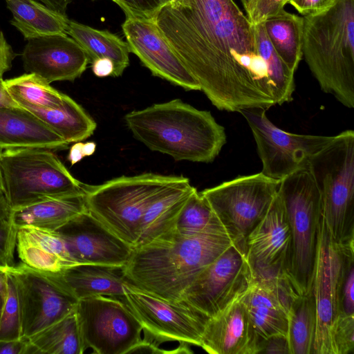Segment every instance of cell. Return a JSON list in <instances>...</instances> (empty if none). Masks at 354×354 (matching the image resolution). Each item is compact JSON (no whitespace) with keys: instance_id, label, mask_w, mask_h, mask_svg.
<instances>
[{"instance_id":"6","label":"cell","mask_w":354,"mask_h":354,"mask_svg":"<svg viewBox=\"0 0 354 354\" xmlns=\"http://www.w3.org/2000/svg\"><path fill=\"white\" fill-rule=\"evenodd\" d=\"M2 193L11 210L48 199L84 194L76 179L52 150L18 148L0 157Z\"/></svg>"},{"instance_id":"24","label":"cell","mask_w":354,"mask_h":354,"mask_svg":"<svg viewBox=\"0 0 354 354\" xmlns=\"http://www.w3.org/2000/svg\"><path fill=\"white\" fill-rule=\"evenodd\" d=\"M17 249L23 263L42 272L56 273L77 265L56 231L19 227Z\"/></svg>"},{"instance_id":"48","label":"cell","mask_w":354,"mask_h":354,"mask_svg":"<svg viewBox=\"0 0 354 354\" xmlns=\"http://www.w3.org/2000/svg\"><path fill=\"white\" fill-rule=\"evenodd\" d=\"M83 142H77L71 147L68 155V160L71 165L80 162L84 156L82 151Z\"/></svg>"},{"instance_id":"33","label":"cell","mask_w":354,"mask_h":354,"mask_svg":"<svg viewBox=\"0 0 354 354\" xmlns=\"http://www.w3.org/2000/svg\"><path fill=\"white\" fill-rule=\"evenodd\" d=\"M4 86L20 107L53 109L62 104L64 93L35 73H25L3 80Z\"/></svg>"},{"instance_id":"51","label":"cell","mask_w":354,"mask_h":354,"mask_svg":"<svg viewBox=\"0 0 354 354\" xmlns=\"http://www.w3.org/2000/svg\"><path fill=\"white\" fill-rule=\"evenodd\" d=\"M96 149V144L94 142H86L83 143L82 151L84 156H90L94 153Z\"/></svg>"},{"instance_id":"22","label":"cell","mask_w":354,"mask_h":354,"mask_svg":"<svg viewBox=\"0 0 354 354\" xmlns=\"http://www.w3.org/2000/svg\"><path fill=\"white\" fill-rule=\"evenodd\" d=\"M68 144L30 111L20 107L0 108V147L61 150Z\"/></svg>"},{"instance_id":"4","label":"cell","mask_w":354,"mask_h":354,"mask_svg":"<svg viewBox=\"0 0 354 354\" xmlns=\"http://www.w3.org/2000/svg\"><path fill=\"white\" fill-rule=\"evenodd\" d=\"M302 53L322 91L354 108V0L304 16Z\"/></svg>"},{"instance_id":"14","label":"cell","mask_w":354,"mask_h":354,"mask_svg":"<svg viewBox=\"0 0 354 354\" xmlns=\"http://www.w3.org/2000/svg\"><path fill=\"white\" fill-rule=\"evenodd\" d=\"M6 272L17 294L22 337L35 335L75 310L78 300L50 273L22 262Z\"/></svg>"},{"instance_id":"20","label":"cell","mask_w":354,"mask_h":354,"mask_svg":"<svg viewBox=\"0 0 354 354\" xmlns=\"http://www.w3.org/2000/svg\"><path fill=\"white\" fill-rule=\"evenodd\" d=\"M299 295L288 279L254 277L241 299L262 339L287 337L289 308Z\"/></svg>"},{"instance_id":"39","label":"cell","mask_w":354,"mask_h":354,"mask_svg":"<svg viewBox=\"0 0 354 354\" xmlns=\"http://www.w3.org/2000/svg\"><path fill=\"white\" fill-rule=\"evenodd\" d=\"M126 16L153 19L162 6L161 0H112Z\"/></svg>"},{"instance_id":"29","label":"cell","mask_w":354,"mask_h":354,"mask_svg":"<svg viewBox=\"0 0 354 354\" xmlns=\"http://www.w3.org/2000/svg\"><path fill=\"white\" fill-rule=\"evenodd\" d=\"M23 109L39 118L68 145L87 139L97 127L96 122L82 106L66 94L59 107Z\"/></svg>"},{"instance_id":"11","label":"cell","mask_w":354,"mask_h":354,"mask_svg":"<svg viewBox=\"0 0 354 354\" xmlns=\"http://www.w3.org/2000/svg\"><path fill=\"white\" fill-rule=\"evenodd\" d=\"M124 301L140 322L145 338L159 346L166 342L201 347L210 317L184 301H174L124 283Z\"/></svg>"},{"instance_id":"9","label":"cell","mask_w":354,"mask_h":354,"mask_svg":"<svg viewBox=\"0 0 354 354\" xmlns=\"http://www.w3.org/2000/svg\"><path fill=\"white\" fill-rule=\"evenodd\" d=\"M354 261V239L344 243L330 236L322 217L311 292L316 308L312 354H335L333 329L341 313V291L349 265Z\"/></svg>"},{"instance_id":"52","label":"cell","mask_w":354,"mask_h":354,"mask_svg":"<svg viewBox=\"0 0 354 354\" xmlns=\"http://www.w3.org/2000/svg\"><path fill=\"white\" fill-rule=\"evenodd\" d=\"M240 1L244 8L246 16L249 17L253 11L257 0H240Z\"/></svg>"},{"instance_id":"45","label":"cell","mask_w":354,"mask_h":354,"mask_svg":"<svg viewBox=\"0 0 354 354\" xmlns=\"http://www.w3.org/2000/svg\"><path fill=\"white\" fill-rule=\"evenodd\" d=\"M15 56L16 54L0 30V80H3L4 73L11 68Z\"/></svg>"},{"instance_id":"23","label":"cell","mask_w":354,"mask_h":354,"mask_svg":"<svg viewBox=\"0 0 354 354\" xmlns=\"http://www.w3.org/2000/svg\"><path fill=\"white\" fill-rule=\"evenodd\" d=\"M50 274L77 300L97 295L124 299V266L77 264Z\"/></svg>"},{"instance_id":"50","label":"cell","mask_w":354,"mask_h":354,"mask_svg":"<svg viewBox=\"0 0 354 354\" xmlns=\"http://www.w3.org/2000/svg\"><path fill=\"white\" fill-rule=\"evenodd\" d=\"M11 209L2 192H0V221L10 218Z\"/></svg>"},{"instance_id":"26","label":"cell","mask_w":354,"mask_h":354,"mask_svg":"<svg viewBox=\"0 0 354 354\" xmlns=\"http://www.w3.org/2000/svg\"><path fill=\"white\" fill-rule=\"evenodd\" d=\"M84 194L48 199L11 210L10 218L17 227L57 229L87 210Z\"/></svg>"},{"instance_id":"7","label":"cell","mask_w":354,"mask_h":354,"mask_svg":"<svg viewBox=\"0 0 354 354\" xmlns=\"http://www.w3.org/2000/svg\"><path fill=\"white\" fill-rule=\"evenodd\" d=\"M309 169L319 190L322 217L331 237L354 239V131L346 130L311 159Z\"/></svg>"},{"instance_id":"15","label":"cell","mask_w":354,"mask_h":354,"mask_svg":"<svg viewBox=\"0 0 354 354\" xmlns=\"http://www.w3.org/2000/svg\"><path fill=\"white\" fill-rule=\"evenodd\" d=\"M253 279L245 250L232 243L198 274L182 301L212 317L243 294Z\"/></svg>"},{"instance_id":"21","label":"cell","mask_w":354,"mask_h":354,"mask_svg":"<svg viewBox=\"0 0 354 354\" xmlns=\"http://www.w3.org/2000/svg\"><path fill=\"white\" fill-rule=\"evenodd\" d=\"M243 294L209 319L201 345L210 354H259L263 340L242 301Z\"/></svg>"},{"instance_id":"17","label":"cell","mask_w":354,"mask_h":354,"mask_svg":"<svg viewBox=\"0 0 354 354\" xmlns=\"http://www.w3.org/2000/svg\"><path fill=\"white\" fill-rule=\"evenodd\" d=\"M122 29L130 53L135 54L153 76L187 91H201L153 19L126 16Z\"/></svg>"},{"instance_id":"32","label":"cell","mask_w":354,"mask_h":354,"mask_svg":"<svg viewBox=\"0 0 354 354\" xmlns=\"http://www.w3.org/2000/svg\"><path fill=\"white\" fill-rule=\"evenodd\" d=\"M28 339L37 354L84 353L75 310Z\"/></svg>"},{"instance_id":"42","label":"cell","mask_w":354,"mask_h":354,"mask_svg":"<svg viewBox=\"0 0 354 354\" xmlns=\"http://www.w3.org/2000/svg\"><path fill=\"white\" fill-rule=\"evenodd\" d=\"M336 0H290L288 3L295 8L303 16L322 12L335 3Z\"/></svg>"},{"instance_id":"36","label":"cell","mask_w":354,"mask_h":354,"mask_svg":"<svg viewBox=\"0 0 354 354\" xmlns=\"http://www.w3.org/2000/svg\"><path fill=\"white\" fill-rule=\"evenodd\" d=\"M21 337L17 294L13 280L8 274L7 290L0 318V340H16Z\"/></svg>"},{"instance_id":"13","label":"cell","mask_w":354,"mask_h":354,"mask_svg":"<svg viewBox=\"0 0 354 354\" xmlns=\"http://www.w3.org/2000/svg\"><path fill=\"white\" fill-rule=\"evenodd\" d=\"M266 109L247 108L240 113L248 122L262 162V172L273 179L308 169L313 157L328 145L334 136L296 134L286 132L274 124Z\"/></svg>"},{"instance_id":"27","label":"cell","mask_w":354,"mask_h":354,"mask_svg":"<svg viewBox=\"0 0 354 354\" xmlns=\"http://www.w3.org/2000/svg\"><path fill=\"white\" fill-rule=\"evenodd\" d=\"M67 34L84 49L90 64L99 58L111 59L114 66L113 77L122 75L129 65V45L116 35L70 19Z\"/></svg>"},{"instance_id":"58","label":"cell","mask_w":354,"mask_h":354,"mask_svg":"<svg viewBox=\"0 0 354 354\" xmlns=\"http://www.w3.org/2000/svg\"><path fill=\"white\" fill-rule=\"evenodd\" d=\"M178 1V0H173L172 1Z\"/></svg>"},{"instance_id":"28","label":"cell","mask_w":354,"mask_h":354,"mask_svg":"<svg viewBox=\"0 0 354 354\" xmlns=\"http://www.w3.org/2000/svg\"><path fill=\"white\" fill-rule=\"evenodd\" d=\"M12 15L11 24L26 39L67 34L69 19L66 15L52 10L33 0H6Z\"/></svg>"},{"instance_id":"57","label":"cell","mask_w":354,"mask_h":354,"mask_svg":"<svg viewBox=\"0 0 354 354\" xmlns=\"http://www.w3.org/2000/svg\"><path fill=\"white\" fill-rule=\"evenodd\" d=\"M290 0H286V4L288 3V2Z\"/></svg>"},{"instance_id":"38","label":"cell","mask_w":354,"mask_h":354,"mask_svg":"<svg viewBox=\"0 0 354 354\" xmlns=\"http://www.w3.org/2000/svg\"><path fill=\"white\" fill-rule=\"evenodd\" d=\"M17 236V227L10 218L0 221V270L6 272L15 265L14 252Z\"/></svg>"},{"instance_id":"41","label":"cell","mask_w":354,"mask_h":354,"mask_svg":"<svg viewBox=\"0 0 354 354\" xmlns=\"http://www.w3.org/2000/svg\"><path fill=\"white\" fill-rule=\"evenodd\" d=\"M341 313L354 315V261L346 271L341 291Z\"/></svg>"},{"instance_id":"3","label":"cell","mask_w":354,"mask_h":354,"mask_svg":"<svg viewBox=\"0 0 354 354\" xmlns=\"http://www.w3.org/2000/svg\"><path fill=\"white\" fill-rule=\"evenodd\" d=\"M124 122L136 140L175 160L211 162L227 142L224 127L209 111L180 99L132 111Z\"/></svg>"},{"instance_id":"44","label":"cell","mask_w":354,"mask_h":354,"mask_svg":"<svg viewBox=\"0 0 354 354\" xmlns=\"http://www.w3.org/2000/svg\"><path fill=\"white\" fill-rule=\"evenodd\" d=\"M260 353L290 354L287 337L276 335L263 339Z\"/></svg>"},{"instance_id":"2","label":"cell","mask_w":354,"mask_h":354,"mask_svg":"<svg viewBox=\"0 0 354 354\" xmlns=\"http://www.w3.org/2000/svg\"><path fill=\"white\" fill-rule=\"evenodd\" d=\"M232 241L225 232L180 235L176 230L133 248L124 266L127 282L167 300L182 301L198 274Z\"/></svg>"},{"instance_id":"12","label":"cell","mask_w":354,"mask_h":354,"mask_svg":"<svg viewBox=\"0 0 354 354\" xmlns=\"http://www.w3.org/2000/svg\"><path fill=\"white\" fill-rule=\"evenodd\" d=\"M75 313L84 351L127 354L142 339L140 322L122 299L103 295L82 299Z\"/></svg>"},{"instance_id":"1","label":"cell","mask_w":354,"mask_h":354,"mask_svg":"<svg viewBox=\"0 0 354 354\" xmlns=\"http://www.w3.org/2000/svg\"><path fill=\"white\" fill-rule=\"evenodd\" d=\"M153 20L218 109L277 104L254 25L234 0H178L161 6Z\"/></svg>"},{"instance_id":"30","label":"cell","mask_w":354,"mask_h":354,"mask_svg":"<svg viewBox=\"0 0 354 354\" xmlns=\"http://www.w3.org/2000/svg\"><path fill=\"white\" fill-rule=\"evenodd\" d=\"M262 24L274 50L295 73L303 57L304 17L283 9Z\"/></svg>"},{"instance_id":"16","label":"cell","mask_w":354,"mask_h":354,"mask_svg":"<svg viewBox=\"0 0 354 354\" xmlns=\"http://www.w3.org/2000/svg\"><path fill=\"white\" fill-rule=\"evenodd\" d=\"M291 248V232L277 192L267 212L245 240V256L254 277L290 281Z\"/></svg>"},{"instance_id":"56","label":"cell","mask_w":354,"mask_h":354,"mask_svg":"<svg viewBox=\"0 0 354 354\" xmlns=\"http://www.w3.org/2000/svg\"><path fill=\"white\" fill-rule=\"evenodd\" d=\"M3 152V149L0 147V157ZM0 192H2V185H1V174H0Z\"/></svg>"},{"instance_id":"47","label":"cell","mask_w":354,"mask_h":354,"mask_svg":"<svg viewBox=\"0 0 354 354\" xmlns=\"http://www.w3.org/2000/svg\"><path fill=\"white\" fill-rule=\"evenodd\" d=\"M41 3L53 10L66 15L68 5L72 0H33Z\"/></svg>"},{"instance_id":"5","label":"cell","mask_w":354,"mask_h":354,"mask_svg":"<svg viewBox=\"0 0 354 354\" xmlns=\"http://www.w3.org/2000/svg\"><path fill=\"white\" fill-rule=\"evenodd\" d=\"M183 176L145 173L120 176L102 184H84L86 209L104 227L133 248L149 205Z\"/></svg>"},{"instance_id":"19","label":"cell","mask_w":354,"mask_h":354,"mask_svg":"<svg viewBox=\"0 0 354 354\" xmlns=\"http://www.w3.org/2000/svg\"><path fill=\"white\" fill-rule=\"evenodd\" d=\"M21 59L24 70L48 83L74 81L89 63L80 45L68 35H52L28 39Z\"/></svg>"},{"instance_id":"35","label":"cell","mask_w":354,"mask_h":354,"mask_svg":"<svg viewBox=\"0 0 354 354\" xmlns=\"http://www.w3.org/2000/svg\"><path fill=\"white\" fill-rule=\"evenodd\" d=\"M175 230L183 236L225 232L207 200L196 189L191 194L177 220Z\"/></svg>"},{"instance_id":"10","label":"cell","mask_w":354,"mask_h":354,"mask_svg":"<svg viewBox=\"0 0 354 354\" xmlns=\"http://www.w3.org/2000/svg\"><path fill=\"white\" fill-rule=\"evenodd\" d=\"M281 180L262 172L240 176L201 192L233 243L245 251V240L263 218Z\"/></svg>"},{"instance_id":"25","label":"cell","mask_w":354,"mask_h":354,"mask_svg":"<svg viewBox=\"0 0 354 354\" xmlns=\"http://www.w3.org/2000/svg\"><path fill=\"white\" fill-rule=\"evenodd\" d=\"M195 189L184 176L165 189L147 208L142 221L141 235L136 247L174 231L179 215Z\"/></svg>"},{"instance_id":"53","label":"cell","mask_w":354,"mask_h":354,"mask_svg":"<svg viewBox=\"0 0 354 354\" xmlns=\"http://www.w3.org/2000/svg\"><path fill=\"white\" fill-rule=\"evenodd\" d=\"M8 274L6 271L0 270V292L6 295L7 290Z\"/></svg>"},{"instance_id":"37","label":"cell","mask_w":354,"mask_h":354,"mask_svg":"<svg viewBox=\"0 0 354 354\" xmlns=\"http://www.w3.org/2000/svg\"><path fill=\"white\" fill-rule=\"evenodd\" d=\"M335 354H348L354 348V315L340 313L333 329Z\"/></svg>"},{"instance_id":"31","label":"cell","mask_w":354,"mask_h":354,"mask_svg":"<svg viewBox=\"0 0 354 354\" xmlns=\"http://www.w3.org/2000/svg\"><path fill=\"white\" fill-rule=\"evenodd\" d=\"M316 308L312 292L297 295L288 310L287 339L290 354H312Z\"/></svg>"},{"instance_id":"34","label":"cell","mask_w":354,"mask_h":354,"mask_svg":"<svg viewBox=\"0 0 354 354\" xmlns=\"http://www.w3.org/2000/svg\"><path fill=\"white\" fill-rule=\"evenodd\" d=\"M254 25L257 51L266 65L277 104L290 102L295 88V73L288 68L274 50L266 35L263 24Z\"/></svg>"},{"instance_id":"55","label":"cell","mask_w":354,"mask_h":354,"mask_svg":"<svg viewBox=\"0 0 354 354\" xmlns=\"http://www.w3.org/2000/svg\"><path fill=\"white\" fill-rule=\"evenodd\" d=\"M172 1L173 0H161L162 6L169 3H171Z\"/></svg>"},{"instance_id":"18","label":"cell","mask_w":354,"mask_h":354,"mask_svg":"<svg viewBox=\"0 0 354 354\" xmlns=\"http://www.w3.org/2000/svg\"><path fill=\"white\" fill-rule=\"evenodd\" d=\"M76 264L124 266L133 248L86 210L56 230Z\"/></svg>"},{"instance_id":"54","label":"cell","mask_w":354,"mask_h":354,"mask_svg":"<svg viewBox=\"0 0 354 354\" xmlns=\"http://www.w3.org/2000/svg\"><path fill=\"white\" fill-rule=\"evenodd\" d=\"M5 295L0 292V318L2 313V309L4 304Z\"/></svg>"},{"instance_id":"43","label":"cell","mask_w":354,"mask_h":354,"mask_svg":"<svg viewBox=\"0 0 354 354\" xmlns=\"http://www.w3.org/2000/svg\"><path fill=\"white\" fill-rule=\"evenodd\" d=\"M0 354H36L28 337L16 340H0Z\"/></svg>"},{"instance_id":"40","label":"cell","mask_w":354,"mask_h":354,"mask_svg":"<svg viewBox=\"0 0 354 354\" xmlns=\"http://www.w3.org/2000/svg\"><path fill=\"white\" fill-rule=\"evenodd\" d=\"M285 5L286 0H257L248 19L253 24L262 23L283 10Z\"/></svg>"},{"instance_id":"49","label":"cell","mask_w":354,"mask_h":354,"mask_svg":"<svg viewBox=\"0 0 354 354\" xmlns=\"http://www.w3.org/2000/svg\"><path fill=\"white\" fill-rule=\"evenodd\" d=\"M19 106L6 90L3 80H0V108Z\"/></svg>"},{"instance_id":"8","label":"cell","mask_w":354,"mask_h":354,"mask_svg":"<svg viewBox=\"0 0 354 354\" xmlns=\"http://www.w3.org/2000/svg\"><path fill=\"white\" fill-rule=\"evenodd\" d=\"M278 192L292 236L290 280L300 295L308 294L312 287L322 217L321 194L309 168L283 178Z\"/></svg>"},{"instance_id":"46","label":"cell","mask_w":354,"mask_h":354,"mask_svg":"<svg viewBox=\"0 0 354 354\" xmlns=\"http://www.w3.org/2000/svg\"><path fill=\"white\" fill-rule=\"evenodd\" d=\"M92 71L98 77H113L114 66L108 58H99L91 63Z\"/></svg>"}]
</instances>
